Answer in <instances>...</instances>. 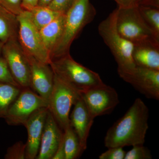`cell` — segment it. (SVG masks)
Wrapping results in <instances>:
<instances>
[{
    "instance_id": "6da1fadb",
    "label": "cell",
    "mask_w": 159,
    "mask_h": 159,
    "mask_svg": "<svg viewBox=\"0 0 159 159\" xmlns=\"http://www.w3.org/2000/svg\"><path fill=\"white\" fill-rule=\"evenodd\" d=\"M149 110L137 98L125 115L109 129L104 138L107 148L144 145L148 128Z\"/></svg>"
},
{
    "instance_id": "ffe728a7",
    "label": "cell",
    "mask_w": 159,
    "mask_h": 159,
    "mask_svg": "<svg viewBox=\"0 0 159 159\" xmlns=\"http://www.w3.org/2000/svg\"><path fill=\"white\" fill-rule=\"evenodd\" d=\"M63 132L65 159L77 158L84 151L81 147L77 134L70 125Z\"/></svg>"
},
{
    "instance_id": "836d02e7",
    "label": "cell",
    "mask_w": 159,
    "mask_h": 159,
    "mask_svg": "<svg viewBox=\"0 0 159 159\" xmlns=\"http://www.w3.org/2000/svg\"><path fill=\"white\" fill-rule=\"evenodd\" d=\"M4 43L0 41V56L2 55V49L3 45Z\"/></svg>"
},
{
    "instance_id": "484cf974",
    "label": "cell",
    "mask_w": 159,
    "mask_h": 159,
    "mask_svg": "<svg viewBox=\"0 0 159 159\" xmlns=\"http://www.w3.org/2000/svg\"><path fill=\"white\" fill-rule=\"evenodd\" d=\"M75 0H52L48 7L54 11L65 14Z\"/></svg>"
},
{
    "instance_id": "d6986e66",
    "label": "cell",
    "mask_w": 159,
    "mask_h": 159,
    "mask_svg": "<svg viewBox=\"0 0 159 159\" xmlns=\"http://www.w3.org/2000/svg\"><path fill=\"white\" fill-rule=\"evenodd\" d=\"M22 88L0 83V118L4 119L9 107L19 95Z\"/></svg>"
},
{
    "instance_id": "52a82bcc",
    "label": "cell",
    "mask_w": 159,
    "mask_h": 159,
    "mask_svg": "<svg viewBox=\"0 0 159 159\" xmlns=\"http://www.w3.org/2000/svg\"><path fill=\"white\" fill-rule=\"evenodd\" d=\"M18 40L26 54L45 63L51 62L50 53L43 42L39 30L31 20L30 11L23 10L17 16Z\"/></svg>"
},
{
    "instance_id": "83f0119b",
    "label": "cell",
    "mask_w": 159,
    "mask_h": 159,
    "mask_svg": "<svg viewBox=\"0 0 159 159\" xmlns=\"http://www.w3.org/2000/svg\"><path fill=\"white\" fill-rule=\"evenodd\" d=\"M108 148V150L99 156V159H124L126 152L122 147Z\"/></svg>"
},
{
    "instance_id": "2e32d148",
    "label": "cell",
    "mask_w": 159,
    "mask_h": 159,
    "mask_svg": "<svg viewBox=\"0 0 159 159\" xmlns=\"http://www.w3.org/2000/svg\"><path fill=\"white\" fill-rule=\"evenodd\" d=\"M132 58L136 66L159 70V42L146 41L134 44Z\"/></svg>"
},
{
    "instance_id": "7402d4cb",
    "label": "cell",
    "mask_w": 159,
    "mask_h": 159,
    "mask_svg": "<svg viewBox=\"0 0 159 159\" xmlns=\"http://www.w3.org/2000/svg\"><path fill=\"white\" fill-rule=\"evenodd\" d=\"M142 17L154 34L159 37V9L143 6H139Z\"/></svg>"
},
{
    "instance_id": "277c9868",
    "label": "cell",
    "mask_w": 159,
    "mask_h": 159,
    "mask_svg": "<svg viewBox=\"0 0 159 159\" xmlns=\"http://www.w3.org/2000/svg\"><path fill=\"white\" fill-rule=\"evenodd\" d=\"M117 9L98 26V31L108 47L118 64V70H125L134 67L132 58L134 44L122 37L117 30Z\"/></svg>"
},
{
    "instance_id": "4dcf8cb0",
    "label": "cell",
    "mask_w": 159,
    "mask_h": 159,
    "mask_svg": "<svg viewBox=\"0 0 159 159\" xmlns=\"http://www.w3.org/2000/svg\"><path fill=\"white\" fill-rule=\"evenodd\" d=\"M39 0H22L21 6L24 10L30 11L38 5Z\"/></svg>"
},
{
    "instance_id": "ba28073f",
    "label": "cell",
    "mask_w": 159,
    "mask_h": 159,
    "mask_svg": "<svg viewBox=\"0 0 159 159\" xmlns=\"http://www.w3.org/2000/svg\"><path fill=\"white\" fill-rule=\"evenodd\" d=\"M48 107V101L36 93L30 88H22L12 103L4 119L8 125H25L34 111L41 107Z\"/></svg>"
},
{
    "instance_id": "4316f807",
    "label": "cell",
    "mask_w": 159,
    "mask_h": 159,
    "mask_svg": "<svg viewBox=\"0 0 159 159\" xmlns=\"http://www.w3.org/2000/svg\"><path fill=\"white\" fill-rule=\"evenodd\" d=\"M22 0H0V5L11 13L18 16L22 12Z\"/></svg>"
},
{
    "instance_id": "8992f818",
    "label": "cell",
    "mask_w": 159,
    "mask_h": 159,
    "mask_svg": "<svg viewBox=\"0 0 159 159\" xmlns=\"http://www.w3.org/2000/svg\"><path fill=\"white\" fill-rule=\"evenodd\" d=\"M117 30L122 37L133 44L146 41L159 42L142 17L139 6L127 9H117Z\"/></svg>"
},
{
    "instance_id": "5bb4252c",
    "label": "cell",
    "mask_w": 159,
    "mask_h": 159,
    "mask_svg": "<svg viewBox=\"0 0 159 159\" xmlns=\"http://www.w3.org/2000/svg\"><path fill=\"white\" fill-rule=\"evenodd\" d=\"M63 131L48 111L36 159H52L61 141Z\"/></svg>"
},
{
    "instance_id": "7a4b0ae2",
    "label": "cell",
    "mask_w": 159,
    "mask_h": 159,
    "mask_svg": "<svg viewBox=\"0 0 159 159\" xmlns=\"http://www.w3.org/2000/svg\"><path fill=\"white\" fill-rule=\"evenodd\" d=\"M65 15L63 33L51 54V60L70 53L72 43L83 29L94 19L96 10L90 0H75Z\"/></svg>"
},
{
    "instance_id": "30bf717a",
    "label": "cell",
    "mask_w": 159,
    "mask_h": 159,
    "mask_svg": "<svg viewBox=\"0 0 159 159\" xmlns=\"http://www.w3.org/2000/svg\"><path fill=\"white\" fill-rule=\"evenodd\" d=\"M119 77L148 99H159V70L138 66L118 70Z\"/></svg>"
},
{
    "instance_id": "5b68a950",
    "label": "cell",
    "mask_w": 159,
    "mask_h": 159,
    "mask_svg": "<svg viewBox=\"0 0 159 159\" xmlns=\"http://www.w3.org/2000/svg\"><path fill=\"white\" fill-rule=\"evenodd\" d=\"M81 97L80 91L54 73L48 108L63 131L70 125V112L72 106Z\"/></svg>"
},
{
    "instance_id": "d4e9b609",
    "label": "cell",
    "mask_w": 159,
    "mask_h": 159,
    "mask_svg": "<svg viewBox=\"0 0 159 159\" xmlns=\"http://www.w3.org/2000/svg\"><path fill=\"white\" fill-rule=\"evenodd\" d=\"M0 83L9 84L20 87L12 77L7 63L2 56H0Z\"/></svg>"
},
{
    "instance_id": "3957f363",
    "label": "cell",
    "mask_w": 159,
    "mask_h": 159,
    "mask_svg": "<svg viewBox=\"0 0 159 159\" xmlns=\"http://www.w3.org/2000/svg\"><path fill=\"white\" fill-rule=\"evenodd\" d=\"M50 65L54 74L81 93L104 84L98 73L75 61L70 53L52 60Z\"/></svg>"
},
{
    "instance_id": "44dd1931",
    "label": "cell",
    "mask_w": 159,
    "mask_h": 159,
    "mask_svg": "<svg viewBox=\"0 0 159 159\" xmlns=\"http://www.w3.org/2000/svg\"><path fill=\"white\" fill-rule=\"evenodd\" d=\"M29 11L34 25L39 31L62 14L48 6H37Z\"/></svg>"
},
{
    "instance_id": "9c48e42d",
    "label": "cell",
    "mask_w": 159,
    "mask_h": 159,
    "mask_svg": "<svg viewBox=\"0 0 159 159\" xmlns=\"http://www.w3.org/2000/svg\"><path fill=\"white\" fill-rule=\"evenodd\" d=\"M2 56L12 77L22 88H31V70L27 54L18 40H10L3 45Z\"/></svg>"
},
{
    "instance_id": "4fadbf2b",
    "label": "cell",
    "mask_w": 159,
    "mask_h": 159,
    "mask_svg": "<svg viewBox=\"0 0 159 159\" xmlns=\"http://www.w3.org/2000/svg\"><path fill=\"white\" fill-rule=\"evenodd\" d=\"M48 111V107L36 110L28 118L24 125L27 129L28 135L26 143L25 159L37 157Z\"/></svg>"
},
{
    "instance_id": "e0dca14e",
    "label": "cell",
    "mask_w": 159,
    "mask_h": 159,
    "mask_svg": "<svg viewBox=\"0 0 159 159\" xmlns=\"http://www.w3.org/2000/svg\"><path fill=\"white\" fill-rule=\"evenodd\" d=\"M65 20L66 15L61 14L39 30L43 42L50 56L62 36Z\"/></svg>"
},
{
    "instance_id": "7c38bea8",
    "label": "cell",
    "mask_w": 159,
    "mask_h": 159,
    "mask_svg": "<svg viewBox=\"0 0 159 159\" xmlns=\"http://www.w3.org/2000/svg\"><path fill=\"white\" fill-rule=\"evenodd\" d=\"M27 55L31 70V89L48 101L54 84V71L50 64Z\"/></svg>"
},
{
    "instance_id": "ac0fdd59",
    "label": "cell",
    "mask_w": 159,
    "mask_h": 159,
    "mask_svg": "<svg viewBox=\"0 0 159 159\" xmlns=\"http://www.w3.org/2000/svg\"><path fill=\"white\" fill-rule=\"evenodd\" d=\"M18 29L17 16L0 5V41L5 43L18 39Z\"/></svg>"
},
{
    "instance_id": "603a6c76",
    "label": "cell",
    "mask_w": 159,
    "mask_h": 159,
    "mask_svg": "<svg viewBox=\"0 0 159 159\" xmlns=\"http://www.w3.org/2000/svg\"><path fill=\"white\" fill-rule=\"evenodd\" d=\"M26 144L21 141L15 143L9 147L6 151L5 159H25Z\"/></svg>"
},
{
    "instance_id": "1f68e13d",
    "label": "cell",
    "mask_w": 159,
    "mask_h": 159,
    "mask_svg": "<svg viewBox=\"0 0 159 159\" xmlns=\"http://www.w3.org/2000/svg\"><path fill=\"white\" fill-rule=\"evenodd\" d=\"M139 6H150L159 9V0H142Z\"/></svg>"
},
{
    "instance_id": "8fae6325",
    "label": "cell",
    "mask_w": 159,
    "mask_h": 159,
    "mask_svg": "<svg viewBox=\"0 0 159 159\" xmlns=\"http://www.w3.org/2000/svg\"><path fill=\"white\" fill-rule=\"evenodd\" d=\"M81 96L94 119L111 114L119 102L116 89L105 84L82 92Z\"/></svg>"
},
{
    "instance_id": "cb8c5ba5",
    "label": "cell",
    "mask_w": 159,
    "mask_h": 159,
    "mask_svg": "<svg viewBox=\"0 0 159 159\" xmlns=\"http://www.w3.org/2000/svg\"><path fill=\"white\" fill-rule=\"evenodd\" d=\"M131 150L125 153L124 159H151L152 156L148 148L142 145L133 146Z\"/></svg>"
},
{
    "instance_id": "d6a6232c",
    "label": "cell",
    "mask_w": 159,
    "mask_h": 159,
    "mask_svg": "<svg viewBox=\"0 0 159 159\" xmlns=\"http://www.w3.org/2000/svg\"><path fill=\"white\" fill-rule=\"evenodd\" d=\"M52 0H39L38 5L40 6H48Z\"/></svg>"
},
{
    "instance_id": "f1b7e54d",
    "label": "cell",
    "mask_w": 159,
    "mask_h": 159,
    "mask_svg": "<svg viewBox=\"0 0 159 159\" xmlns=\"http://www.w3.org/2000/svg\"><path fill=\"white\" fill-rule=\"evenodd\" d=\"M117 3L118 8L127 9L138 7L140 5L142 0H113Z\"/></svg>"
},
{
    "instance_id": "9a60e30c",
    "label": "cell",
    "mask_w": 159,
    "mask_h": 159,
    "mask_svg": "<svg viewBox=\"0 0 159 159\" xmlns=\"http://www.w3.org/2000/svg\"><path fill=\"white\" fill-rule=\"evenodd\" d=\"M70 116V125L77 134L84 151L86 149L87 140L94 119L91 116L82 96L74 104Z\"/></svg>"
},
{
    "instance_id": "f546056e",
    "label": "cell",
    "mask_w": 159,
    "mask_h": 159,
    "mask_svg": "<svg viewBox=\"0 0 159 159\" xmlns=\"http://www.w3.org/2000/svg\"><path fill=\"white\" fill-rule=\"evenodd\" d=\"M66 154L64 143L63 136L55 154L52 159H65Z\"/></svg>"
}]
</instances>
